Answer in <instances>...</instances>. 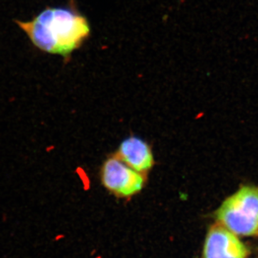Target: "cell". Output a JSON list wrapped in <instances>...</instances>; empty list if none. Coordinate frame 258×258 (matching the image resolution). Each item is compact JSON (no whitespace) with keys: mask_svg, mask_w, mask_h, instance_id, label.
Wrapping results in <instances>:
<instances>
[{"mask_svg":"<svg viewBox=\"0 0 258 258\" xmlns=\"http://www.w3.org/2000/svg\"><path fill=\"white\" fill-rule=\"evenodd\" d=\"M216 218L236 235H258V188L242 186L223 202Z\"/></svg>","mask_w":258,"mask_h":258,"instance_id":"obj_2","label":"cell"},{"mask_svg":"<svg viewBox=\"0 0 258 258\" xmlns=\"http://www.w3.org/2000/svg\"><path fill=\"white\" fill-rule=\"evenodd\" d=\"M146 174L129 167L115 155L108 158L102 166V184L120 198H130L140 192L146 184Z\"/></svg>","mask_w":258,"mask_h":258,"instance_id":"obj_3","label":"cell"},{"mask_svg":"<svg viewBox=\"0 0 258 258\" xmlns=\"http://www.w3.org/2000/svg\"><path fill=\"white\" fill-rule=\"evenodd\" d=\"M115 155L129 167L142 174H147L154 165L150 146L139 137H131L124 139Z\"/></svg>","mask_w":258,"mask_h":258,"instance_id":"obj_5","label":"cell"},{"mask_svg":"<svg viewBox=\"0 0 258 258\" xmlns=\"http://www.w3.org/2000/svg\"><path fill=\"white\" fill-rule=\"evenodd\" d=\"M247 254L246 246L223 226L217 224L208 231L203 258H246Z\"/></svg>","mask_w":258,"mask_h":258,"instance_id":"obj_4","label":"cell"},{"mask_svg":"<svg viewBox=\"0 0 258 258\" xmlns=\"http://www.w3.org/2000/svg\"><path fill=\"white\" fill-rule=\"evenodd\" d=\"M15 22L34 47L64 58H69L91 34L87 18L74 6L47 7L30 21Z\"/></svg>","mask_w":258,"mask_h":258,"instance_id":"obj_1","label":"cell"}]
</instances>
